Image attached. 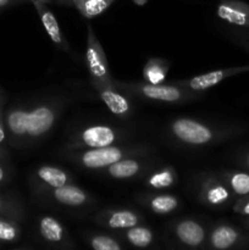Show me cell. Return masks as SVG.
<instances>
[{
    "mask_svg": "<svg viewBox=\"0 0 249 250\" xmlns=\"http://www.w3.org/2000/svg\"><path fill=\"white\" fill-rule=\"evenodd\" d=\"M0 216L21 220L23 216V208L21 203L0 193Z\"/></svg>",
    "mask_w": 249,
    "mask_h": 250,
    "instance_id": "26",
    "label": "cell"
},
{
    "mask_svg": "<svg viewBox=\"0 0 249 250\" xmlns=\"http://www.w3.org/2000/svg\"><path fill=\"white\" fill-rule=\"evenodd\" d=\"M243 224H244V226H246V229L249 231V216H246V220H244Z\"/></svg>",
    "mask_w": 249,
    "mask_h": 250,
    "instance_id": "37",
    "label": "cell"
},
{
    "mask_svg": "<svg viewBox=\"0 0 249 250\" xmlns=\"http://www.w3.org/2000/svg\"><path fill=\"white\" fill-rule=\"evenodd\" d=\"M17 221L11 217L0 216V243L11 244L20 241L22 229Z\"/></svg>",
    "mask_w": 249,
    "mask_h": 250,
    "instance_id": "25",
    "label": "cell"
},
{
    "mask_svg": "<svg viewBox=\"0 0 249 250\" xmlns=\"http://www.w3.org/2000/svg\"><path fill=\"white\" fill-rule=\"evenodd\" d=\"M216 16L237 28L249 29V4L242 0H220Z\"/></svg>",
    "mask_w": 249,
    "mask_h": 250,
    "instance_id": "12",
    "label": "cell"
},
{
    "mask_svg": "<svg viewBox=\"0 0 249 250\" xmlns=\"http://www.w3.org/2000/svg\"><path fill=\"white\" fill-rule=\"evenodd\" d=\"M234 195L221 176H209L202 182L199 188V199L203 204L212 209H224L228 207Z\"/></svg>",
    "mask_w": 249,
    "mask_h": 250,
    "instance_id": "9",
    "label": "cell"
},
{
    "mask_svg": "<svg viewBox=\"0 0 249 250\" xmlns=\"http://www.w3.org/2000/svg\"><path fill=\"white\" fill-rule=\"evenodd\" d=\"M148 166V161L142 160L141 156H129L110 165L105 172L114 180H129L145 172Z\"/></svg>",
    "mask_w": 249,
    "mask_h": 250,
    "instance_id": "18",
    "label": "cell"
},
{
    "mask_svg": "<svg viewBox=\"0 0 249 250\" xmlns=\"http://www.w3.org/2000/svg\"><path fill=\"white\" fill-rule=\"evenodd\" d=\"M145 154V149L142 146H104V148L83 149L76 150L73 153L72 160L78 166L87 170H105L112 164L129 156H142Z\"/></svg>",
    "mask_w": 249,
    "mask_h": 250,
    "instance_id": "4",
    "label": "cell"
},
{
    "mask_svg": "<svg viewBox=\"0 0 249 250\" xmlns=\"http://www.w3.org/2000/svg\"><path fill=\"white\" fill-rule=\"evenodd\" d=\"M29 1L32 2H46V4H49V2H59V4H67V5H71V1L70 0H29Z\"/></svg>",
    "mask_w": 249,
    "mask_h": 250,
    "instance_id": "33",
    "label": "cell"
},
{
    "mask_svg": "<svg viewBox=\"0 0 249 250\" xmlns=\"http://www.w3.org/2000/svg\"><path fill=\"white\" fill-rule=\"evenodd\" d=\"M38 232L44 242L58 248H73L67 229L56 217L44 215L38 220Z\"/></svg>",
    "mask_w": 249,
    "mask_h": 250,
    "instance_id": "11",
    "label": "cell"
},
{
    "mask_svg": "<svg viewBox=\"0 0 249 250\" xmlns=\"http://www.w3.org/2000/svg\"><path fill=\"white\" fill-rule=\"evenodd\" d=\"M209 247L217 250L249 248V236L238 227L229 224H217L208 238Z\"/></svg>",
    "mask_w": 249,
    "mask_h": 250,
    "instance_id": "7",
    "label": "cell"
},
{
    "mask_svg": "<svg viewBox=\"0 0 249 250\" xmlns=\"http://www.w3.org/2000/svg\"><path fill=\"white\" fill-rule=\"evenodd\" d=\"M126 136V132L109 125H89L81 128L71 137L68 149L83 150V149L104 148V146L119 144Z\"/></svg>",
    "mask_w": 249,
    "mask_h": 250,
    "instance_id": "5",
    "label": "cell"
},
{
    "mask_svg": "<svg viewBox=\"0 0 249 250\" xmlns=\"http://www.w3.org/2000/svg\"><path fill=\"white\" fill-rule=\"evenodd\" d=\"M9 158V153H7V149L5 148V146L0 144V161H6Z\"/></svg>",
    "mask_w": 249,
    "mask_h": 250,
    "instance_id": "35",
    "label": "cell"
},
{
    "mask_svg": "<svg viewBox=\"0 0 249 250\" xmlns=\"http://www.w3.org/2000/svg\"><path fill=\"white\" fill-rule=\"evenodd\" d=\"M232 210H233V212L244 217L249 216V194L237 198L232 205Z\"/></svg>",
    "mask_w": 249,
    "mask_h": 250,
    "instance_id": "29",
    "label": "cell"
},
{
    "mask_svg": "<svg viewBox=\"0 0 249 250\" xmlns=\"http://www.w3.org/2000/svg\"><path fill=\"white\" fill-rule=\"evenodd\" d=\"M234 37H236V41L238 42L246 50L249 51V29L239 28L238 31L234 32Z\"/></svg>",
    "mask_w": 249,
    "mask_h": 250,
    "instance_id": "32",
    "label": "cell"
},
{
    "mask_svg": "<svg viewBox=\"0 0 249 250\" xmlns=\"http://www.w3.org/2000/svg\"><path fill=\"white\" fill-rule=\"evenodd\" d=\"M246 72H249V65L234 66V67L215 70L211 71V72L194 76V77L189 78V80L180 81V82L176 83H178L180 85H182V87L187 88V89L192 90L194 93H202L210 89V88L215 87V85H217L220 82L227 80V78L242 75V73Z\"/></svg>",
    "mask_w": 249,
    "mask_h": 250,
    "instance_id": "10",
    "label": "cell"
},
{
    "mask_svg": "<svg viewBox=\"0 0 249 250\" xmlns=\"http://www.w3.org/2000/svg\"><path fill=\"white\" fill-rule=\"evenodd\" d=\"M71 176L67 171L58 166L43 165L37 168L32 176V186L37 190H49L71 183Z\"/></svg>",
    "mask_w": 249,
    "mask_h": 250,
    "instance_id": "13",
    "label": "cell"
},
{
    "mask_svg": "<svg viewBox=\"0 0 249 250\" xmlns=\"http://www.w3.org/2000/svg\"><path fill=\"white\" fill-rule=\"evenodd\" d=\"M175 236L183 246L199 248L205 242V229L193 219H183L175 225Z\"/></svg>",
    "mask_w": 249,
    "mask_h": 250,
    "instance_id": "17",
    "label": "cell"
},
{
    "mask_svg": "<svg viewBox=\"0 0 249 250\" xmlns=\"http://www.w3.org/2000/svg\"><path fill=\"white\" fill-rule=\"evenodd\" d=\"M97 222L109 229H121L141 225L142 216L131 209H110L104 210L97 216Z\"/></svg>",
    "mask_w": 249,
    "mask_h": 250,
    "instance_id": "14",
    "label": "cell"
},
{
    "mask_svg": "<svg viewBox=\"0 0 249 250\" xmlns=\"http://www.w3.org/2000/svg\"><path fill=\"white\" fill-rule=\"evenodd\" d=\"M88 242L94 250H121L124 248L119 239L107 234H94L88 239Z\"/></svg>",
    "mask_w": 249,
    "mask_h": 250,
    "instance_id": "27",
    "label": "cell"
},
{
    "mask_svg": "<svg viewBox=\"0 0 249 250\" xmlns=\"http://www.w3.org/2000/svg\"><path fill=\"white\" fill-rule=\"evenodd\" d=\"M149 209L158 215H167L175 211L180 205V200L172 194H156L151 195L145 200Z\"/></svg>",
    "mask_w": 249,
    "mask_h": 250,
    "instance_id": "24",
    "label": "cell"
},
{
    "mask_svg": "<svg viewBox=\"0 0 249 250\" xmlns=\"http://www.w3.org/2000/svg\"><path fill=\"white\" fill-rule=\"evenodd\" d=\"M5 105H6V94L4 93V90H1L0 92V144L1 146H6L7 144V134L4 119Z\"/></svg>",
    "mask_w": 249,
    "mask_h": 250,
    "instance_id": "28",
    "label": "cell"
},
{
    "mask_svg": "<svg viewBox=\"0 0 249 250\" xmlns=\"http://www.w3.org/2000/svg\"><path fill=\"white\" fill-rule=\"evenodd\" d=\"M246 127L238 124L212 125L198 121L190 117H178L168 125V134L189 146H204L219 143L242 134Z\"/></svg>",
    "mask_w": 249,
    "mask_h": 250,
    "instance_id": "2",
    "label": "cell"
},
{
    "mask_svg": "<svg viewBox=\"0 0 249 250\" xmlns=\"http://www.w3.org/2000/svg\"><path fill=\"white\" fill-rule=\"evenodd\" d=\"M12 175H14V170L7 164V161H0V186L6 185L11 180Z\"/></svg>",
    "mask_w": 249,
    "mask_h": 250,
    "instance_id": "30",
    "label": "cell"
},
{
    "mask_svg": "<svg viewBox=\"0 0 249 250\" xmlns=\"http://www.w3.org/2000/svg\"><path fill=\"white\" fill-rule=\"evenodd\" d=\"M236 164L239 167L243 168V170L249 171V146H247L246 149L237 153Z\"/></svg>",
    "mask_w": 249,
    "mask_h": 250,
    "instance_id": "31",
    "label": "cell"
},
{
    "mask_svg": "<svg viewBox=\"0 0 249 250\" xmlns=\"http://www.w3.org/2000/svg\"><path fill=\"white\" fill-rule=\"evenodd\" d=\"M15 2H16V0H0V11L7 9L11 5H14Z\"/></svg>",
    "mask_w": 249,
    "mask_h": 250,
    "instance_id": "34",
    "label": "cell"
},
{
    "mask_svg": "<svg viewBox=\"0 0 249 250\" xmlns=\"http://www.w3.org/2000/svg\"><path fill=\"white\" fill-rule=\"evenodd\" d=\"M65 103L48 99L33 105L15 104L4 111L7 143L16 148L33 146L45 138L55 127Z\"/></svg>",
    "mask_w": 249,
    "mask_h": 250,
    "instance_id": "1",
    "label": "cell"
},
{
    "mask_svg": "<svg viewBox=\"0 0 249 250\" xmlns=\"http://www.w3.org/2000/svg\"><path fill=\"white\" fill-rule=\"evenodd\" d=\"M84 19L90 20L106 11L115 0H70Z\"/></svg>",
    "mask_w": 249,
    "mask_h": 250,
    "instance_id": "23",
    "label": "cell"
},
{
    "mask_svg": "<svg viewBox=\"0 0 249 250\" xmlns=\"http://www.w3.org/2000/svg\"><path fill=\"white\" fill-rule=\"evenodd\" d=\"M115 85L122 92L127 94L134 95L141 99L150 100V102L166 103V104H182V103L190 102V100L197 98L198 93L192 92L187 88L182 87L178 83H122L115 81Z\"/></svg>",
    "mask_w": 249,
    "mask_h": 250,
    "instance_id": "3",
    "label": "cell"
},
{
    "mask_svg": "<svg viewBox=\"0 0 249 250\" xmlns=\"http://www.w3.org/2000/svg\"><path fill=\"white\" fill-rule=\"evenodd\" d=\"M33 5L36 7L37 12H38L39 19H41V22L43 24L44 29H45L46 34H48L50 41L54 43V45L62 51H70V45H68L67 39L65 38V36L61 32L56 16L49 9L48 4L46 2H33Z\"/></svg>",
    "mask_w": 249,
    "mask_h": 250,
    "instance_id": "15",
    "label": "cell"
},
{
    "mask_svg": "<svg viewBox=\"0 0 249 250\" xmlns=\"http://www.w3.org/2000/svg\"><path fill=\"white\" fill-rule=\"evenodd\" d=\"M220 176L232 190L234 197L239 198L249 194L248 170H225Z\"/></svg>",
    "mask_w": 249,
    "mask_h": 250,
    "instance_id": "19",
    "label": "cell"
},
{
    "mask_svg": "<svg viewBox=\"0 0 249 250\" xmlns=\"http://www.w3.org/2000/svg\"><path fill=\"white\" fill-rule=\"evenodd\" d=\"M122 236L127 243L136 248H148L154 243V239H155L153 231L148 227L141 226V225L124 229Z\"/></svg>",
    "mask_w": 249,
    "mask_h": 250,
    "instance_id": "22",
    "label": "cell"
},
{
    "mask_svg": "<svg viewBox=\"0 0 249 250\" xmlns=\"http://www.w3.org/2000/svg\"><path fill=\"white\" fill-rule=\"evenodd\" d=\"M84 61L92 83H114L105 51L90 23L87 24V46Z\"/></svg>",
    "mask_w": 249,
    "mask_h": 250,
    "instance_id": "6",
    "label": "cell"
},
{
    "mask_svg": "<svg viewBox=\"0 0 249 250\" xmlns=\"http://www.w3.org/2000/svg\"><path fill=\"white\" fill-rule=\"evenodd\" d=\"M132 1L136 5H138V6H143V5H145L148 2V0H132Z\"/></svg>",
    "mask_w": 249,
    "mask_h": 250,
    "instance_id": "36",
    "label": "cell"
},
{
    "mask_svg": "<svg viewBox=\"0 0 249 250\" xmlns=\"http://www.w3.org/2000/svg\"><path fill=\"white\" fill-rule=\"evenodd\" d=\"M98 95L112 115L122 120L129 119L133 115V105L124 92L116 88L114 83H92Z\"/></svg>",
    "mask_w": 249,
    "mask_h": 250,
    "instance_id": "8",
    "label": "cell"
},
{
    "mask_svg": "<svg viewBox=\"0 0 249 250\" xmlns=\"http://www.w3.org/2000/svg\"><path fill=\"white\" fill-rule=\"evenodd\" d=\"M45 192H48L51 200L68 208L84 207V205L89 204L90 200L89 195L84 189L72 185V183H67V185L45 190Z\"/></svg>",
    "mask_w": 249,
    "mask_h": 250,
    "instance_id": "16",
    "label": "cell"
},
{
    "mask_svg": "<svg viewBox=\"0 0 249 250\" xmlns=\"http://www.w3.org/2000/svg\"><path fill=\"white\" fill-rule=\"evenodd\" d=\"M1 90H2V89H1V88H0V92H1Z\"/></svg>",
    "mask_w": 249,
    "mask_h": 250,
    "instance_id": "38",
    "label": "cell"
},
{
    "mask_svg": "<svg viewBox=\"0 0 249 250\" xmlns=\"http://www.w3.org/2000/svg\"><path fill=\"white\" fill-rule=\"evenodd\" d=\"M170 63L166 60L159 58H153L146 61L143 68V77L144 81L153 84H159L164 83L167 76Z\"/></svg>",
    "mask_w": 249,
    "mask_h": 250,
    "instance_id": "21",
    "label": "cell"
},
{
    "mask_svg": "<svg viewBox=\"0 0 249 250\" xmlns=\"http://www.w3.org/2000/svg\"><path fill=\"white\" fill-rule=\"evenodd\" d=\"M176 182H177L176 170L171 166H167V167H163L148 175L145 180V186L151 189L161 190L172 187L176 185Z\"/></svg>",
    "mask_w": 249,
    "mask_h": 250,
    "instance_id": "20",
    "label": "cell"
}]
</instances>
